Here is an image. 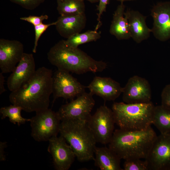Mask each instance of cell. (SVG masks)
Masks as SVG:
<instances>
[{"label": "cell", "mask_w": 170, "mask_h": 170, "mask_svg": "<svg viewBox=\"0 0 170 170\" xmlns=\"http://www.w3.org/2000/svg\"><path fill=\"white\" fill-rule=\"evenodd\" d=\"M52 71L45 67L36 70L31 78L9 96L12 104L26 112H36L48 108L52 93Z\"/></svg>", "instance_id": "1"}, {"label": "cell", "mask_w": 170, "mask_h": 170, "mask_svg": "<svg viewBox=\"0 0 170 170\" xmlns=\"http://www.w3.org/2000/svg\"></svg>", "instance_id": "35"}, {"label": "cell", "mask_w": 170, "mask_h": 170, "mask_svg": "<svg viewBox=\"0 0 170 170\" xmlns=\"http://www.w3.org/2000/svg\"><path fill=\"white\" fill-rule=\"evenodd\" d=\"M50 63L58 69L81 74L88 72H101L107 64L95 60L78 48L68 46L61 40L52 47L47 53Z\"/></svg>", "instance_id": "2"}, {"label": "cell", "mask_w": 170, "mask_h": 170, "mask_svg": "<svg viewBox=\"0 0 170 170\" xmlns=\"http://www.w3.org/2000/svg\"><path fill=\"white\" fill-rule=\"evenodd\" d=\"M59 133L71 146L79 162L94 160V152L97 142L86 122L62 120Z\"/></svg>", "instance_id": "4"}, {"label": "cell", "mask_w": 170, "mask_h": 170, "mask_svg": "<svg viewBox=\"0 0 170 170\" xmlns=\"http://www.w3.org/2000/svg\"><path fill=\"white\" fill-rule=\"evenodd\" d=\"M7 146L6 142H0V161H4L6 160V156L5 155L4 149Z\"/></svg>", "instance_id": "31"}, {"label": "cell", "mask_w": 170, "mask_h": 170, "mask_svg": "<svg viewBox=\"0 0 170 170\" xmlns=\"http://www.w3.org/2000/svg\"><path fill=\"white\" fill-rule=\"evenodd\" d=\"M125 5L121 2L113 14L109 32L119 40L128 39L130 37L128 20L124 15Z\"/></svg>", "instance_id": "19"}, {"label": "cell", "mask_w": 170, "mask_h": 170, "mask_svg": "<svg viewBox=\"0 0 170 170\" xmlns=\"http://www.w3.org/2000/svg\"><path fill=\"white\" fill-rule=\"evenodd\" d=\"M110 0H99V3L97 9L98 11L97 15L98 23L96 26L95 30L98 31V29L102 25L100 19L103 13L106 11L107 5L109 3Z\"/></svg>", "instance_id": "28"}, {"label": "cell", "mask_w": 170, "mask_h": 170, "mask_svg": "<svg viewBox=\"0 0 170 170\" xmlns=\"http://www.w3.org/2000/svg\"><path fill=\"white\" fill-rule=\"evenodd\" d=\"M157 136L151 126L139 130L119 128L114 131L109 147L121 159H145Z\"/></svg>", "instance_id": "3"}, {"label": "cell", "mask_w": 170, "mask_h": 170, "mask_svg": "<svg viewBox=\"0 0 170 170\" xmlns=\"http://www.w3.org/2000/svg\"><path fill=\"white\" fill-rule=\"evenodd\" d=\"M129 25L131 37L139 43L147 39L152 32L146 23V17L137 10L127 9L124 13Z\"/></svg>", "instance_id": "18"}, {"label": "cell", "mask_w": 170, "mask_h": 170, "mask_svg": "<svg viewBox=\"0 0 170 170\" xmlns=\"http://www.w3.org/2000/svg\"><path fill=\"white\" fill-rule=\"evenodd\" d=\"M155 106L151 101L137 103L114 102L111 109L115 123L119 128L134 131L151 126Z\"/></svg>", "instance_id": "5"}, {"label": "cell", "mask_w": 170, "mask_h": 170, "mask_svg": "<svg viewBox=\"0 0 170 170\" xmlns=\"http://www.w3.org/2000/svg\"><path fill=\"white\" fill-rule=\"evenodd\" d=\"M57 9L60 15H73L85 13L83 0H57Z\"/></svg>", "instance_id": "22"}, {"label": "cell", "mask_w": 170, "mask_h": 170, "mask_svg": "<svg viewBox=\"0 0 170 170\" xmlns=\"http://www.w3.org/2000/svg\"><path fill=\"white\" fill-rule=\"evenodd\" d=\"M85 88L68 71L57 69L53 75V102L58 98L72 100L85 92Z\"/></svg>", "instance_id": "8"}, {"label": "cell", "mask_w": 170, "mask_h": 170, "mask_svg": "<svg viewBox=\"0 0 170 170\" xmlns=\"http://www.w3.org/2000/svg\"><path fill=\"white\" fill-rule=\"evenodd\" d=\"M152 124L161 133H170V109L162 105L155 106Z\"/></svg>", "instance_id": "21"}, {"label": "cell", "mask_w": 170, "mask_h": 170, "mask_svg": "<svg viewBox=\"0 0 170 170\" xmlns=\"http://www.w3.org/2000/svg\"><path fill=\"white\" fill-rule=\"evenodd\" d=\"M3 73L2 72L0 73V94L4 93L6 90L4 87L5 82V77L3 75Z\"/></svg>", "instance_id": "32"}, {"label": "cell", "mask_w": 170, "mask_h": 170, "mask_svg": "<svg viewBox=\"0 0 170 170\" xmlns=\"http://www.w3.org/2000/svg\"><path fill=\"white\" fill-rule=\"evenodd\" d=\"M120 2H127V1H133L136 0H116Z\"/></svg>", "instance_id": "33"}, {"label": "cell", "mask_w": 170, "mask_h": 170, "mask_svg": "<svg viewBox=\"0 0 170 170\" xmlns=\"http://www.w3.org/2000/svg\"><path fill=\"white\" fill-rule=\"evenodd\" d=\"M145 160L149 170H170V133L157 136Z\"/></svg>", "instance_id": "10"}, {"label": "cell", "mask_w": 170, "mask_h": 170, "mask_svg": "<svg viewBox=\"0 0 170 170\" xmlns=\"http://www.w3.org/2000/svg\"><path fill=\"white\" fill-rule=\"evenodd\" d=\"M89 92L102 98L105 101H114L122 93L120 84L110 77L95 76L87 87Z\"/></svg>", "instance_id": "16"}, {"label": "cell", "mask_w": 170, "mask_h": 170, "mask_svg": "<svg viewBox=\"0 0 170 170\" xmlns=\"http://www.w3.org/2000/svg\"><path fill=\"white\" fill-rule=\"evenodd\" d=\"M24 46L16 40L0 39V68L3 73L12 72L24 53Z\"/></svg>", "instance_id": "14"}, {"label": "cell", "mask_w": 170, "mask_h": 170, "mask_svg": "<svg viewBox=\"0 0 170 170\" xmlns=\"http://www.w3.org/2000/svg\"><path fill=\"white\" fill-rule=\"evenodd\" d=\"M91 2V3H94L97 2H99V0H87Z\"/></svg>", "instance_id": "34"}, {"label": "cell", "mask_w": 170, "mask_h": 170, "mask_svg": "<svg viewBox=\"0 0 170 170\" xmlns=\"http://www.w3.org/2000/svg\"><path fill=\"white\" fill-rule=\"evenodd\" d=\"M61 122L57 112L49 108L37 112L30 119L31 136L37 141H48L57 136Z\"/></svg>", "instance_id": "6"}, {"label": "cell", "mask_w": 170, "mask_h": 170, "mask_svg": "<svg viewBox=\"0 0 170 170\" xmlns=\"http://www.w3.org/2000/svg\"><path fill=\"white\" fill-rule=\"evenodd\" d=\"M86 122L97 142L103 144L109 143L116 124L112 109L105 105L100 106Z\"/></svg>", "instance_id": "7"}, {"label": "cell", "mask_w": 170, "mask_h": 170, "mask_svg": "<svg viewBox=\"0 0 170 170\" xmlns=\"http://www.w3.org/2000/svg\"><path fill=\"white\" fill-rule=\"evenodd\" d=\"M122 100L126 103H144L150 102L151 90L149 82L138 76L130 77L123 88Z\"/></svg>", "instance_id": "12"}, {"label": "cell", "mask_w": 170, "mask_h": 170, "mask_svg": "<svg viewBox=\"0 0 170 170\" xmlns=\"http://www.w3.org/2000/svg\"><path fill=\"white\" fill-rule=\"evenodd\" d=\"M36 70L33 54L24 53L8 78L7 85L9 90L12 92L20 88L31 78Z\"/></svg>", "instance_id": "15"}, {"label": "cell", "mask_w": 170, "mask_h": 170, "mask_svg": "<svg viewBox=\"0 0 170 170\" xmlns=\"http://www.w3.org/2000/svg\"><path fill=\"white\" fill-rule=\"evenodd\" d=\"M11 2L18 4L28 10H33L37 8L45 0H9Z\"/></svg>", "instance_id": "27"}, {"label": "cell", "mask_w": 170, "mask_h": 170, "mask_svg": "<svg viewBox=\"0 0 170 170\" xmlns=\"http://www.w3.org/2000/svg\"><path fill=\"white\" fill-rule=\"evenodd\" d=\"M86 21L85 13L60 15L56 21L55 26L59 34L67 39L74 34L80 33L85 27Z\"/></svg>", "instance_id": "17"}, {"label": "cell", "mask_w": 170, "mask_h": 170, "mask_svg": "<svg viewBox=\"0 0 170 170\" xmlns=\"http://www.w3.org/2000/svg\"><path fill=\"white\" fill-rule=\"evenodd\" d=\"M23 110L22 108L17 105L12 104L9 106L1 107L0 113L2 115V119L8 117L10 122L18 125L25 124L26 122H30V119H27L22 117L21 114Z\"/></svg>", "instance_id": "24"}, {"label": "cell", "mask_w": 170, "mask_h": 170, "mask_svg": "<svg viewBox=\"0 0 170 170\" xmlns=\"http://www.w3.org/2000/svg\"><path fill=\"white\" fill-rule=\"evenodd\" d=\"M101 35L100 31L88 30L83 33L74 34L65 41L68 46L76 48L81 44L97 41L100 38Z\"/></svg>", "instance_id": "23"}, {"label": "cell", "mask_w": 170, "mask_h": 170, "mask_svg": "<svg viewBox=\"0 0 170 170\" xmlns=\"http://www.w3.org/2000/svg\"><path fill=\"white\" fill-rule=\"evenodd\" d=\"M48 141V150L52 155L55 169L68 170L76 157L71 146L61 135L53 137Z\"/></svg>", "instance_id": "11"}, {"label": "cell", "mask_w": 170, "mask_h": 170, "mask_svg": "<svg viewBox=\"0 0 170 170\" xmlns=\"http://www.w3.org/2000/svg\"><path fill=\"white\" fill-rule=\"evenodd\" d=\"M161 99V105L170 109V84L166 85L163 88Z\"/></svg>", "instance_id": "30"}, {"label": "cell", "mask_w": 170, "mask_h": 170, "mask_svg": "<svg viewBox=\"0 0 170 170\" xmlns=\"http://www.w3.org/2000/svg\"><path fill=\"white\" fill-rule=\"evenodd\" d=\"M48 18V16L45 14L40 16L30 15L27 17H21L20 19L27 21L35 26L42 23V22L44 20H47Z\"/></svg>", "instance_id": "29"}, {"label": "cell", "mask_w": 170, "mask_h": 170, "mask_svg": "<svg viewBox=\"0 0 170 170\" xmlns=\"http://www.w3.org/2000/svg\"><path fill=\"white\" fill-rule=\"evenodd\" d=\"M124 170H148V165L146 160L132 159L125 160L123 165Z\"/></svg>", "instance_id": "25"}, {"label": "cell", "mask_w": 170, "mask_h": 170, "mask_svg": "<svg viewBox=\"0 0 170 170\" xmlns=\"http://www.w3.org/2000/svg\"><path fill=\"white\" fill-rule=\"evenodd\" d=\"M56 22H54L48 24H41L34 26L35 32V38L34 42V46L32 49V51L36 53L37 51V48L38 45V40L42 34L50 26L55 25Z\"/></svg>", "instance_id": "26"}, {"label": "cell", "mask_w": 170, "mask_h": 170, "mask_svg": "<svg viewBox=\"0 0 170 170\" xmlns=\"http://www.w3.org/2000/svg\"><path fill=\"white\" fill-rule=\"evenodd\" d=\"M94 165L101 170H122L121 159L109 147H97L94 150Z\"/></svg>", "instance_id": "20"}, {"label": "cell", "mask_w": 170, "mask_h": 170, "mask_svg": "<svg viewBox=\"0 0 170 170\" xmlns=\"http://www.w3.org/2000/svg\"><path fill=\"white\" fill-rule=\"evenodd\" d=\"M93 96L90 92H85L75 99L61 105L57 111L61 121L73 120L87 122L95 104Z\"/></svg>", "instance_id": "9"}, {"label": "cell", "mask_w": 170, "mask_h": 170, "mask_svg": "<svg viewBox=\"0 0 170 170\" xmlns=\"http://www.w3.org/2000/svg\"><path fill=\"white\" fill-rule=\"evenodd\" d=\"M153 20L152 32L155 37L161 42L170 39V1L160 2L151 9Z\"/></svg>", "instance_id": "13"}]
</instances>
